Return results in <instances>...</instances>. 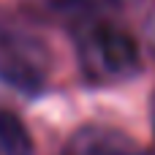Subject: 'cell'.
Returning a JSON list of instances; mask_svg holds the SVG:
<instances>
[{"instance_id":"1","label":"cell","mask_w":155,"mask_h":155,"mask_svg":"<svg viewBox=\"0 0 155 155\" xmlns=\"http://www.w3.org/2000/svg\"><path fill=\"white\" fill-rule=\"evenodd\" d=\"M71 30L82 76L90 84H114L139 74V46L123 27L95 19L93 11H87L71 19Z\"/></svg>"},{"instance_id":"2","label":"cell","mask_w":155,"mask_h":155,"mask_svg":"<svg viewBox=\"0 0 155 155\" xmlns=\"http://www.w3.org/2000/svg\"><path fill=\"white\" fill-rule=\"evenodd\" d=\"M0 79L22 93H41L44 90V68L38 65V57L27 49L25 41H3L0 49Z\"/></svg>"},{"instance_id":"3","label":"cell","mask_w":155,"mask_h":155,"mask_svg":"<svg viewBox=\"0 0 155 155\" xmlns=\"http://www.w3.org/2000/svg\"><path fill=\"white\" fill-rule=\"evenodd\" d=\"M63 155H144V150H139L134 139L114 128L87 125L68 139Z\"/></svg>"},{"instance_id":"4","label":"cell","mask_w":155,"mask_h":155,"mask_svg":"<svg viewBox=\"0 0 155 155\" xmlns=\"http://www.w3.org/2000/svg\"><path fill=\"white\" fill-rule=\"evenodd\" d=\"M0 155H33L30 131L14 112L5 109H0Z\"/></svg>"},{"instance_id":"5","label":"cell","mask_w":155,"mask_h":155,"mask_svg":"<svg viewBox=\"0 0 155 155\" xmlns=\"http://www.w3.org/2000/svg\"><path fill=\"white\" fill-rule=\"evenodd\" d=\"M90 5H109V8H125L128 3H136V0H87Z\"/></svg>"},{"instance_id":"6","label":"cell","mask_w":155,"mask_h":155,"mask_svg":"<svg viewBox=\"0 0 155 155\" xmlns=\"http://www.w3.org/2000/svg\"><path fill=\"white\" fill-rule=\"evenodd\" d=\"M150 114H153V134H155V93H153V101H150Z\"/></svg>"},{"instance_id":"7","label":"cell","mask_w":155,"mask_h":155,"mask_svg":"<svg viewBox=\"0 0 155 155\" xmlns=\"http://www.w3.org/2000/svg\"><path fill=\"white\" fill-rule=\"evenodd\" d=\"M144 155H155V150H153V153H144Z\"/></svg>"}]
</instances>
